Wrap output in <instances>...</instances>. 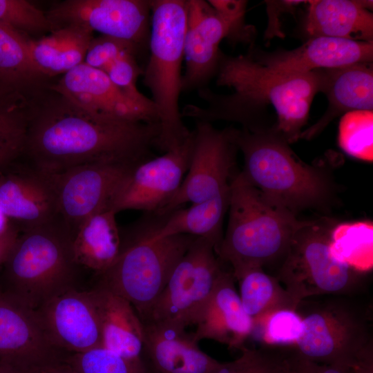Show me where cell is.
Masks as SVG:
<instances>
[{"mask_svg":"<svg viewBox=\"0 0 373 373\" xmlns=\"http://www.w3.org/2000/svg\"><path fill=\"white\" fill-rule=\"evenodd\" d=\"M160 132L159 124L95 115L47 85L29 95L23 155L50 174L93 163L137 165L149 160Z\"/></svg>","mask_w":373,"mask_h":373,"instance_id":"6da1fadb","label":"cell"},{"mask_svg":"<svg viewBox=\"0 0 373 373\" xmlns=\"http://www.w3.org/2000/svg\"><path fill=\"white\" fill-rule=\"evenodd\" d=\"M218 86L232 88L228 95L213 93L204 87L198 90L207 105H186L182 117L211 123L216 120L237 122L243 128L258 127L259 117L271 107L276 115L274 132L289 144L300 138L315 95L321 92V70L287 73L271 68L249 53L236 57L221 52L216 73Z\"/></svg>","mask_w":373,"mask_h":373,"instance_id":"7a4b0ae2","label":"cell"},{"mask_svg":"<svg viewBox=\"0 0 373 373\" xmlns=\"http://www.w3.org/2000/svg\"><path fill=\"white\" fill-rule=\"evenodd\" d=\"M228 210L227 230L216 253L235 279L251 268H278L304 222L266 198L242 171L231 180Z\"/></svg>","mask_w":373,"mask_h":373,"instance_id":"3957f363","label":"cell"},{"mask_svg":"<svg viewBox=\"0 0 373 373\" xmlns=\"http://www.w3.org/2000/svg\"><path fill=\"white\" fill-rule=\"evenodd\" d=\"M229 130L243 155L242 173L266 198L296 215L306 209H327L334 186L324 169L303 162L271 130Z\"/></svg>","mask_w":373,"mask_h":373,"instance_id":"277c9868","label":"cell"},{"mask_svg":"<svg viewBox=\"0 0 373 373\" xmlns=\"http://www.w3.org/2000/svg\"><path fill=\"white\" fill-rule=\"evenodd\" d=\"M186 22V1H151L150 55L143 70L160 124L157 146L166 152L191 134L179 107L181 68Z\"/></svg>","mask_w":373,"mask_h":373,"instance_id":"5b68a950","label":"cell"},{"mask_svg":"<svg viewBox=\"0 0 373 373\" xmlns=\"http://www.w3.org/2000/svg\"><path fill=\"white\" fill-rule=\"evenodd\" d=\"M73 235L61 218L20 232L3 263L6 291L37 309L72 287L77 269Z\"/></svg>","mask_w":373,"mask_h":373,"instance_id":"8992f818","label":"cell"},{"mask_svg":"<svg viewBox=\"0 0 373 373\" xmlns=\"http://www.w3.org/2000/svg\"><path fill=\"white\" fill-rule=\"evenodd\" d=\"M358 295H324L300 300L295 310L303 333L295 351L319 363L354 365L373 345L372 309Z\"/></svg>","mask_w":373,"mask_h":373,"instance_id":"52a82bcc","label":"cell"},{"mask_svg":"<svg viewBox=\"0 0 373 373\" xmlns=\"http://www.w3.org/2000/svg\"><path fill=\"white\" fill-rule=\"evenodd\" d=\"M333 227L325 222L304 220L276 269L274 276L298 303L308 297L358 295L365 291V272L331 254Z\"/></svg>","mask_w":373,"mask_h":373,"instance_id":"ba28073f","label":"cell"},{"mask_svg":"<svg viewBox=\"0 0 373 373\" xmlns=\"http://www.w3.org/2000/svg\"><path fill=\"white\" fill-rule=\"evenodd\" d=\"M196 237L177 235L153 240L144 232L122 240L119 256L99 285L122 296L143 321L180 259Z\"/></svg>","mask_w":373,"mask_h":373,"instance_id":"9c48e42d","label":"cell"},{"mask_svg":"<svg viewBox=\"0 0 373 373\" xmlns=\"http://www.w3.org/2000/svg\"><path fill=\"white\" fill-rule=\"evenodd\" d=\"M210 237H196L173 268L144 321L161 322L186 329L193 325L224 269Z\"/></svg>","mask_w":373,"mask_h":373,"instance_id":"30bf717a","label":"cell"},{"mask_svg":"<svg viewBox=\"0 0 373 373\" xmlns=\"http://www.w3.org/2000/svg\"><path fill=\"white\" fill-rule=\"evenodd\" d=\"M245 6L238 4L215 10L206 1H186V67L182 77V91L204 87L216 73L222 39L244 40L249 37V31L245 29Z\"/></svg>","mask_w":373,"mask_h":373,"instance_id":"8fae6325","label":"cell"},{"mask_svg":"<svg viewBox=\"0 0 373 373\" xmlns=\"http://www.w3.org/2000/svg\"><path fill=\"white\" fill-rule=\"evenodd\" d=\"M193 132V150L186 177L176 192L153 213L158 217L186 202L207 201L229 191L238 149L229 128L219 130L210 122L196 121Z\"/></svg>","mask_w":373,"mask_h":373,"instance_id":"7c38bea8","label":"cell"},{"mask_svg":"<svg viewBox=\"0 0 373 373\" xmlns=\"http://www.w3.org/2000/svg\"><path fill=\"white\" fill-rule=\"evenodd\" d=\"M137 165L100 162L49 173L56 197L59 216L73 237L89 217L111 209L122 180Z\"/></svg>","mask_w":373,"mask_h":373,"instance_id":"4fadbf2b","label":"cell"},{"mask_svg":"<svg viewBox=\"0 0 373 373\" xmlns=\"http://www.w3.org/2000/svg\"><path fill=\"white\" fill-rule=\"evenodd\" d=\"M46 15L57 28L76 25L131 42L140 49L149 42L151 1L66 0L55 5Z\"/></svg>","mask_w":373,"mask_h":373,"instance_id":"5bb4252c","label":"cell"},{"mask_svg":"<svg viewBox=\"0 0 373 373\" xmlns=\"http://www.w3.org/2000/svg\"><path fill=\"white\" fill-rule=\"evenodd\" d=\"M193 145V132L181 144L149 159L127 174L111 204L116 213L129 209L155 213L179 189L186 173Z\"/></svg>","mask_w":373,"mask_h":373,"instance_id":"9a60e30c","label":"cell"},{"mask_svg":"<svg viewBox=\"0 0 373 373\" xmlns=\"http://www.w3.org/2000/svg\"><path fill=\"white\" fill-rule=\"evenodd\" d=\"M48 86L81 108L108 119L159 124L154 104L131 98L102 71L84 62Z\"/></svg>","mask_w":373,"mask_h":373,"instance_id":"2e32d148","label":"cell"},{"mask_svg":"<svg viewBox=\"0 0 373 373\" xmlns=\"http://www.w3.org/2000/svg\"><path fill=\"white\" fill-rule=\"evenodd\" d=\"M61 352L49 340L36 309L0 292V363L26 372L64 361Z\"/></svg>","mask_w":373,"mask_h":373,"instance_id":"e0dca14e","label":"cell"},{"mask_svg":"<svg viewBox=\"0 0 373 373\" xmlns=\"http://www.w3.org/2000/svg\"><path fill=\"white\" fill-rule=\"evenodd\" d=\"M0 171V209L20 231L59 218L50 175L31 164Z\"/></svg>","mask_w":373,"mask_h":373,"instance_id":"ac0fdd59","label":"cell"},{"mask_svg":"<svg viewBox=\"0 0 373 373\" xmlns=\"http://www.w3.org/2000/svg\"><path fill=\"white\" fill-rule=\"evenodd\" d=\"M36 310L49 340L58 350L74 354L101 345L99 319L90 291L70 288Z\"/></svg>","mask_w":373,"mask_h":373,"instance_id":"d6986e66","label":"cell"},{"mask_svg":"<svg viewBox=\"0 0 373 373\" xmlns=\"http://www.w3.org/2000/svg\"><path fill=\"white\" fill-rule=\"evenodd\" d=\"M231 269L224 268L193 325L194 338L215 341L230 349H241L251 336L254 321L243 309Z\"/></svg>","mask_w":373,"mask_h":373,"instance_id":"ffe728a7","label":"cell"},{"mask_svg":"<svg viewBox=\"0 0 373 373\" xmlns=\"http://www.w3.org/2000/svg\"><path fill=\"white\" fill-rule=\"evenodd\" d=\"M258 61L287 73H309L358 63H372L373 41L316 37L291 50L253 54Z\"/></svg>","mask_w":373,"mask_h":373,"instance_id":"44dd1931","label":"cell"},{"mask_svg":"<svg viewBox=\"0 0 373 373\" xmlns=\"http://www.w3.org/2000/svg\"><path fill=\"white\" fill-rule=\"evenodd\" d=\"M144 356L151 373H211L220 363L198 346L193 333L169 323L144 321Z\"/></svg>","mask_w":373,"mask_h":373,"instance_id":"7402d4cb","label":"cell"},{"mask_svg":"<svg viewBox=\"0 0 373 373\" xmlns=\"http://www.w3.org/2000/svg\"><path fill=\"white\" fill-rule=\"evenodd\" d=\"M90 293L99 319L101 345L131 361L146 363L144 323L130 302L101 285Z\"/></svg>","mask_w":373,"mask_h":373,"instance_id":"603a6c76","label":"cell"},{"mask_svg":"<svg viewBox=\"0 0 373 373\" xmlns=\"http://www.w3.org/2000/svg\"><path fill=\"white\" fill-rule=\"evenodd\" d=\"M321 92L326 95L328 106L316 123L303 131L300 138H313L340 115L373 109L372 63H358L321 70Z\"/></svg>","mask_w":373,"mask_h":373,"instance_id":"cb8c5ba5","label":"cell"},{"mask_svg":"<svg viewBox=\"0 0 373 373\" xmlns=\"http://www.w3.org/2000/svg\"><path fill=\"white\" fill-rule=\"evenodd\" d=\"M305 29L310 37L373 41L372 1H309Z\"/></svg>","mask_w":373,"mask_h":373,"instance_id":"d4e9b609","label":"cell"},{"mask_svg":"<svg viewBox=\"0 0 373 373\" xmlns=\"http://www.w3.org/2000/svg\"><path fill=\"white\" fill-rule=\"evenodd\" d=\"M93 38L90 30L67 25L39 39L29 37L28 42L35 66L48 78L62 75L83 63Z\"/></svg>","mask_w":373,"mask_h":373,"instance_id":"484cf974","label":"cell"},{"mask_svg":"<svg viewBox=\"0 0 373 373\" xmlns=\"http://www.w3.org/2000/svg\"><path fill=\"white\" fill-rule=\"evenodd\" d=\"M140 50L131 42L100 35L91 41L84 62L104 72L131 98L150 104L153 103V101L142 94L137 86V79L143 73L137 61Z\"/></svg>","mask_w":373,"mask_h":373,"instance_id":"4316f807","label":"cell"},{"mask_svg":"<svg viewBox=\"0 0 373 373\" xmlns=\"http://www.w3.org/2000/svg\"><path fill=\"white\" fill-rule=\"evenodd\" d=\"M116 214L111 209H106L91 216L79 227L72 245L79 266L99 274L115 262L122 245Z\"/></svg>","mask_w":373,"mask_h":373,"instance_id":"83f0119b","label":"cell"},{"mask_svg":"<svg viewBox=\"0 0 373 373\" xmlns=\"http://www.w3.org/2000/svg\"><path fill=\"white\" fill-rule=\"evenodd\" d=\"M229 200V191L207 201L191 204L187 208L180 207L159 216L164 220L144 232L153 240L188 235L213 238L220 245L223 236L222 221L228 210Z\"/></svg>","mask_w":373,"mask_h":373,"instance_id":"f1b7e54d","label":"cell"},{"mask_svg":"<svg viewBox=\"0 0 373 373\" xmlns=\"http://www.w3.org/2000/svg\"><path fill=\"white\" fill-rule=\"evenodd\" d=\"M29 36L0 24V85L26 94L47 84L30 52Z\"/></svg>","mask_w":373,"mask_h":373,"instance_id":"f546056e","label":"cell"},{"mask_svg":"<svg viewBox=\"0 0 373 373\" xmlns=\"http://www.w3.org/2000/svg\"><path fill=\"white\" fill-rule=\"evenodd\" d=\"M239 296L254 324L280 309H295L298 302L278 278L260 267L247 269L236 278Z\"/></svg>","mask_w":373,"mask_h":373,"instance_id":"4dcf8cb0","label":"cell"},{"mask_svg":"<svg viewBox=\"0 0 373 373\" xmlns=\"http://www.w3.org/2000/svg\"><path fill=\"white\" fill-rule=\"evenodd\" d=\"M29 95L0 93V171L23 155L28 119Z\"/></svg>","mask_w":373,"mask_h":373,"instance_id":"1f68e13d","label":"cell"},{"mask_svg":"<svg viewBox=\"0 0 373 373\" xmlns=\"http://www.w3.org/2000/svg\"><path fill=\"white\" fill-rule=\"evenodd\" d=\"M372 222L341 223L332 229L330 252L337 260L365 272L372 267Z\"/></svg>","mask_w":373,"mask_h":373,"instance_id":"d6a6232c","label":"cell"},{"mask_svg":"<svg viewBox=\"0 0 373 373\" xmlns=\"http://www.w3.org/2000/svg\"><path fill=\"white\" fill-rule=\"evenodd\" d=\"M338 142L341 149L350 156L372 162V111H354L344 114L338 126Z\"/></svg>","mask_w":373,"mask_h":373,"instance_id":"836d02e7","label":"cell"},{"mask_svg":"<svg viewBox=\"0 0 373 373\" xmlns=\"http://www.w3.org/2000/svg\"><path fill=\"white\" fill-rule=\"evenodd\" d=\"M77 373H151L146 363L131 361L102 345L64 360Z\"/></svg>","mask_w":373,"mask_h":373,"instance_id":"e575fe53","label":"cell"},{"mask_svg":"<svg viewBox=\"0 0 373 373\" xmlns=\"http://www.w3.org/2000/svg\"><path fill=\"white\" fill-rule=\"evenodd\" d=\"M303 330V321L296 311L284 309L255 323L252 334L256 332L265 346L287 347L296 345Z\"/></svg>","mask_w":373,"mask_h":373,"instance_id":"d590c367","label":"cell"},{"mask_svg":"<svg viewBox=\"0 0 373 373\" xmlns=\"http://www.w3.org/2000/svg\"><path fill=\"white\" fill-rule=\"evenodd\" d=\"M0 24L28 36L56 29L46 13L26 0H0Z\"/></svg>","mask_w":373,"mask_h":373,"instance_id":"8d00e7d4","label":"cell"},{"mask_svg":"<svg viewBox=\"0 0 373 373\" xmlns=\"http://www.w3.org/2000/svg\"><path fill=\"white\" fill-rule=\"evenodd\" d=\"M285 349L287 373H354V365L316 362L300 355L291 347Z\"/></svg>","mask_w":373,"mask_h":373,"instance_id":"74e56055","label":"cell"},{"mask_svg":"<svg viewBox=\"0 0 373 373\" xmlns=\"http://www.w3.org/2000/svg\"><path fill=\"white\" fill-rule=\"evenodd\" d=\"M240 351L236 359L220 363L211 373H253L261 358L263 347L253 349L244 346Z\"/></svg>","mask_w":373,"mask_h":373,"instance_id":"f35d334b","label":"cell"},{"mask_svg":"<svg viewBox=\"0 0 373 373\" xmlns=\"http://www.w3.org/2000/svg\"><path fill=\"white\" fill-rule=\"evenodd\" d=\"M253 373H287L286 349L264 346L261 358Z\"/></svg>","mask_w":373,"mask_h":373,"instance_id":"ab89813d","label":"cell"},{"mask_svg":"<svg viewBox=\"0 0 373 373\" xmlns=\"http://www.w3.org/2000/svg\"><path fill=\"white\" fill-rule=\"evenodd\" d=\"M303 1H267L269 13V28L267 30V36L281 35V31L278 29V14L285 10L294 8L296 6L303 3Z\"/></svg>","mask_w":373,"mask_h":373,"instance_id":"60d3db41","label":"cell"},{"mask_svg":"<svg viewBox=\"0 0 373 373\" xmlns=\"http://www.w3.org/2000/svg\"><path fill=\"white\" fill-rule=\"evenodd\" d=\"M20 232L19 229L10 222L8 228L0 234V266L7 259Z\"/></svg>","mask_w":373,"mask_h":373,"instance_id":"b9f144b4","label":"cell"},{"mask_svg":"<svg viewBox=\"0 0 373 373\" xmlns=\"http://www.w3.org/2000/svg\"><path fill=\"white\" fill-rule=\"evenodd\" d=\"M354 373H373V345L366 349L353 366Z\"/></svg>","mask_w":373,"mask_h":373,"instance_id":"7bdbcfd3","label":"cell"},{"mask_svg":"<svg viewBox=\"0 0 373 373\" xmlns=\"http://www.w3.org/2000/svg\"><path fill=\"white\" fill-rule=\"evenodd\" d=\"M64 360L34 367L26 373H77Z\"/></svg>","mask_w":373,"mask_h":373,"instance_id":"ee69618b","label":"cell"},{"mask_svg":"<svg viewBox=\"0 0 373 373\" xmlns=\"http://www.w3.org/2000/svg\"><path fill=\"white\" fill-rule=\"evenodd\" d=\"M0 373H26V372L9 365L0 363Z\"/></svg>","mask_w":373,"mask_h":373,"instance_id":"f6af8a7d","label":"cell"},{"mask_svg":"<svg viewBox=\"0 0 373 373\" xmlns=\"http://www.w3.org/2000/svg\"><path fill=\"white\" fill-rule=\"evenodd\" d=\"M10 221L0 209V234L9 226Z\"/></svg>","mask_w":373,"mask_h":373,"instance_id":"bcb514c9","label":"cell"},{"mask_svg":"<svg viewBox=\"0 0 373 373\" xmlns=\"http://www.w3.org/2000/svg\"><path fill=\"white\" fill-rule=\"evenodd\" d=\"M10 90L11 89L8 88H6L0 85V93L8 91V90Z\"/></svg>","mask_w":373,"mask_h":373,"instance_id":"7dc6e473","label":"cell"}]
</instances>
